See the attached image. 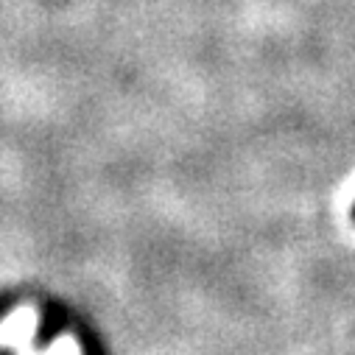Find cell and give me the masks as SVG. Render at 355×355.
<instances>
[{"mask_svg":"<svg viewBox=\"0 0 355 355\" xmlns=\"http://www.w3.org/2000/svg\"><path fill=\"white\" fill-rule=\"evenodd\" d=\"M352 216H355V207H352Z\"/></svg>","mask_w":355,"mask_h":355,"instance_id":"1","label":"cell"}]
</instances>
